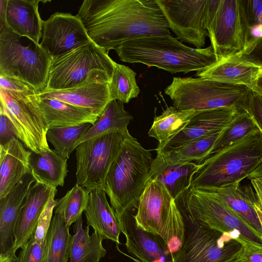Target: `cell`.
<instances>
[{"label":"cell","mask_w":262,"mask_h":262,"mask_svg":"<svg viewBox=\"0 0 262 262\" xmlns=\"http://www.w3.org/2000/svg\"><path fill=\"white\" fill-rule=\"evenodd\" d=\"M77 15L91 40L108 53L133 39L170 35L156 0H84Z\"/></svg>","instance_id":"obj_1"},{"label":"cell","mask_w":262,"mask_h":262,"mask_svg":"<svg viewBox=\"0 0 262 262\" xmlns=\"http://www.w3.org/2000/svg\"><path fill=\"white\" fill-rule=\"evenodd\" d=\"M115 51L123 62L156 67L171 74L198 72L219 60L211 45L206 48H191L171 35L133 39Z\"/></svg>","instance_id":"obj_2"},{"label":"cell","mask_w":262,"mask_h":262,"mask_svg":"<svg viewBox=\"0 0 262 262\" xmlns=\"http://www.w3.org/2000/svg\"><path fill=\"white\" fill-rule=\"evenodd\" d=\"M152 160L150 151L128 132L103 186L116 216L137 209L148 180Z\"/></svg>","instance_id":"obj_3"},{"label":"cell","mask_w":262,"mask_h":262,"mask_svg":"<svg viewBox=\"0 0 262 262\" xmlns=\"http://www.w3.org/2000/svg\"><path fill=\"white\" fill-rule=\"evenodd\" d=\"M262 164V134L257 129L201 163L190 187L222 188L241 182Z\"/></svg>","instance_id":"obj_4"},{"label":"cell","mask_w":262,"mask_h":262,"mask_svg":"<svg viewBox=\"0 0 262 262\" xmlns=\"http://www.w3.org/2000/svg\"><path fill=\"white\" fill-rule=\"evenodd\" d=\"M250 89L236 85L191 77H173L171 83L164 90L180 111H195L222 107H235L244 110L247 105Z\"/></svg>","instance_id":"obj_5"},{"label":"cell","mask_w":262,"mask_h":262,"mask_svg":"<svg viewBox=\"0 0 262 262\" xmlns=\"http://www.w3.org/2000/svg\"><path fill=\"white\" fill-rule=\"evenodd\" d=\"M108 53L91 41L51 58L45 90L68 89L94 81L108 83L116 62Z\"/></svg>","instance_id":"obj_6"},{"label":"cell","mask_w":262,"mask_h":262,"mask_svg":"<svg viewBox=\"0 0 262 262\" xmlns=\"http://www.w3.org/2000/svg\"><path fill=\"white\" fill-rule=\"evenodd\" d=\"M137 210V225L161 237L173 257L183 242L184 223L175 198L156 178L148 179Z\"/></svg>","instance_id":"obj_7"},{"label":"cell","mask_w":262,"mask_h":262,"mask_svg":"<svg viewBox=\"0 0 262 262\" xmlns=\"http://www.w3.org/2000/svg\"><path fill=\"white\" fill-rule=\"evenodd\" d=\"M51 61L40 43L0 26V76L21 80L40 93L47 87Z\"/></svg>","instance_id":"obj_8"},{"label":"cell","mask_w":262,"mask_h":262,"mask_svg":"<svg viewBox=\"0 0 262 262\" xmlns=\"http://www.w3.org/2000/svg\"><path fill=\"white\" fill-rule=\"evenodd\" d=\"M176 201L179 209L199 224L229 234L245 244L262 248V237L210 193L189 187L180 193Z\"/></svg>","instance_id":"obj_9"},{"label":"cell","mask_w":262,"mask_h":262,"mask_svg":"<svg viewBox=\"0 0 262 262\" xmlns=\"http://www.w3.org/2000/svg\"><path fill=\"white\" fill-rule=\"evenodd\" d=\"M180 211L184 239L173 262H232L241 258L244 243L229 234L203 226Z\"/></svg>","instance_id":"obj_10"},{"label":"cell","mask_w":262,"mask_h":262,"mask_svg":"<svg viewBox=\"0 0 262 262\" xmlns=\"http://www.w3.org/2000/svg\"><path fill=\"white\" fill-rule=\"evenodd\" d=\"M0 113L10 121L14 134L30 150L51 149L47 140L49 129L39 106L38 93H24L0 88Z\"/></svg>","instance_id":"obj_11"},{"label":"cell","mask_w":262,"mask_h":262,"mask_svg":"<svg viewBox=\"0 0 262 262\" xmlns=\"http://www.w3.org/2000/svg\"><path fill=\"white\" fill-rule=\"evenodd\" d=\"M126 133H108L79 144L76 148L77 184L91 191L102 188Z\"/></svg>","instance_id":"obj_12"},{"label":"cell","mask_w":262,"mask_h":262,"mask_svg":"<svg viewBox=\"0 0 262 262\" xmlns=\"http://www.w3.org/2000/svg\"><path fill=\"white\" fill-rule=\"evenodd\" d=\"M209 16L208 37L219 60L243 52L248 45V28L241 0H220Z\"/></svg>","instance_id":"obj_13"},{"label":"cell","mask_w":262,"mask_h":262,"mask_svg":"<svg viewBox=\"0 0 262 262\" xmlns=\"http://www.w3.org/2000/svg\"><path fill=\"white\" fill-rule=\"evenodd\" d=\"M178 40L202 49L207 30L211 0H156Z\"/></svg>","instance_id":"obj_14"},{"label":"cell","mask_w":262,"mask_h":262,"mask_svg":"<svg viewBox=\"0 0 262 262\" xmlns=\"http://www.w3.org/2000/svg\"><path fill=\"white\" fill-rule=\"evenodd\" d=\"M42 48L51 58L64 54L92 40L77 15L56 12L43 21Z\"/></svg>","instance_id":"obj_15"},{"label":"cell","mask_w":262,"mask_h":262,"mask_svg":"<svg viewBox=\"0 0 262 262\" xmlns=\"http://www.w3.org/2000/svg\"><path fill=\"white\" fill-rule=\"evenodd\" d=\"M134 212L116 216L126 237L127 251L142 262H173L167 245L160 236L139 227Z\"/></svg>","instance_id":"obj_16"},{"label":"cell","mask_w":262,"mask_h":262,"mask_svg":"<svg viewBox=\"0 0 262 262\" xmlns=\"http://www.w3.org/2000/svg\"><path fill=\"white\" fill-rule=\"evenodd\" d=\"M241 111L235 107H222L198 111L185 127L168 140L157 153L183 146L203 136L226 127Z\"/></svg>","instance_id":"obj_17"},{"label":"cell","mask_w":262,"mask_h":262,"mask_svg":"<svg viewBox=\"0 0 262 262\" xmlns=\"http://www.w3.org/2000/svg\"><path fill=\"white\" fill-rule=\"evenodd\" d=\"M57 188L34 183L19 214L14 231V249H21L34 235L39 217L49 201L55 196Z\"/></svg>","instance_id":"obj_18"},{"label":"cell","mask_w":262,"mask_h":262,"mask_svg":"<svg viewBox=\"0 0 262 262\" xmlns=\"http://www.w3.org/2000/svg\"><path fill=\"white\" fill-rule=\"evenodd\" d=\"M16 137L0 145V199L5 197L28 173L31 151Z\"/></svg>","instance_id":"obj_19"},{"label":"cell","mask_w":262,"mask_h":262,"mask_svg":"<svg viewBox=\"0 0 262 262\" xmlns=\"http://www.w3.org/2000/svg\"><path fill=\"white\" fill-rule=\"evenodd\" d=\"M38 96L53 98L68 103L89 109L98 117L111 101L108 83L89 82L65 90H45Z\"/></svg>","instance_id":"obj_20"},{"label":"cell","mask_w":262,"mask_h":262,"mask_svg":"<svg viewBox=\"0 0 262 262\" xmlns=\"http://www.w3.org/2000/svg\"><path fill=\"white\" fill-rule=\"evenodd\" d=\"M106 193L102 188L90 192L88 204L84 211L87 225L103 239H110L120 244V225L115 212L108 203Z\"/></svg>","instance_id":"obj_21"},{"label":"cell","mask_w":262,"mask_h":262,"mask_svg":"<svg viewBox=\"0 0 262 262\" xmlns=\"http://www.w3.org/2000/svg\"><path fill=\"white\" fill-rule=\"evenodd\" d=\"M40 2L8 0L6 14L7 25L13 32L37 45L42 36L43 23L38 12Z\"/></svg>","instance_id":"obj_22"},{"label":"cell","mask_w":262,"mask_h":262,"mask_svg":"<svg viewBox=\"0 0 262 262\" xmlns=\"http://www.w3.org/2000/svg\"><path fill=\"white\" fill-rule=\"evenodd\" d=\"M39 106L48 128L67 127L91 123L93 125L99 117L92 111L53 98L38 96Z\"/></svg>","instance_id":"obj_23"},{"label":"cell","mask_w":262,"mask_h":262,"mask_svg":"<svg viewBox=\"0 0 262 262\" xmlns=\"http://www.w3.org/2000/svg\"><path fill=\"white\" fill-rule=\"evenodd\" d=\"M259 72V67L248 64L234 57L223 58L211 67L196 73L198 77L236 85H243L250 89Z\"/></svg>","instance_id":"obj_24"},{"label":"cell","mask_w":262,"mask_h":262,"mask_svg":"<svg viewBox=\"0 0 262 262\" xmlns=\"http://www.w3.org/2000/svg\"><path fill=\"white\" fill-rule=\"evenodd\" d=\"M67 160L54 149L31 151L29 166L35 182L55 188L63 186L68 172Z\"/></svg>","instance_id":"obj_25"},{"label":"cell","mask_w":262,"mask_h":262,"mask_svg":"<svg viewBox=\"0 0 262 262\" xmlns=\"http://www.w3.org/2000/svg\"><path fill=\"white\" fill-rule=\"evenodd\" d=\"M89 227L83 228L82 216L75 223L69 244L70 262H99L106 255L102 238L95 232L90 235Z\"/></svg>","instance_id":"obj_26"},{"label":"cell","mask_w":262,"mask_h":262,"mask_svg":"<svg viewBox=\"0 0 262 262\" xmlns=\"http://www.w3.org/2000/svg\"><path fill=\"white\" fill-rule=\"evenodd\" d=\"M223 130L212 132L181 147L158 152L155 159L167 165L192 162L200 164L209 156Z\"/></svg>","instance_id":"obj_27"},{"label":"cell","mask_w":262,"mask_h":262,"mask_svg":"<svg viewBox=\"0 0 262 262\" xmlns=\"http://www.w3.org/2000/svg\"><path fill=\"white\" fill-rule=\"evenodd\" d=\"M199 167L200 164L194 162L167 165L154 159L148 179H158L176 199L190 187L193 176Z\"/></svg>","instance_id":"obj_28"},{"label":"cell","mask_w":262,"mask_h":262,"mask_svg":"<svg viewBox=\"0 0 262 262\" xmlns=\"http://www.w3.org/2000/svg\"><path fill=\"white\" fill-rule=\"evenodd\" d=\"M133 116L126 111L123 103L116 100L111 101L96 122L92 126L78 143L111 132L126 133Z\"/></svg>","instance_id":"obj_29"},{"label":"cell","mask_w":262,"mask_h":262,"mask_svg":"<svg viewBox=\"0 0 262 262\" xmlns=\"http://www.w3.org/2000/svg\"><path fill=\"white\" fill-rule=\"evenodd\" d=\"M197 112L180 111L172 106L166 107L160 115L155 117L148 135L159 141L157 148L180 132Z\"/></svg>","instance_id":"obj_30"},{"label":"cell","mask_w":262,"mask_h":262,"mask_svg":"<svg viewBox=\"0 0 262 262\" xmlns=\"http://www.w3.org/2000/svg\"><path fill=\"white\" fill-rule=\"evenodd\" d=\"M63 219L54 213L46 237L45 262H68L71 234Z\"/></svg>","instance_id":"obj_31"},{"label":"cell","mask_w":262,"mask_h":262,"mask_svg":"<svg viewBox=\"0 0 262 262\" xmlns=\"http://www.w3.org/2000/svg\"><path fill=\"white\" fill-rule=\"evenodd\" d=\"M136 76V72L130 68L116 62L108 83L111 100H116L127 103L137 97L140 90Z\"/></svg>","instance_id":"obj_32"},{"label":"cell","mask_w":262,"mask_h":262,"mask_svg":"<svg viewBox=\"0 0 262 262\" xmlns=\"http://www.w3.org/2000/svg\"><path fill=\"white\" fill-rule=\"evenodd\" d=\"M93 125L88 123L80 125L50 128L47 140L62 157L68 159L78 143Z\"/></svg>","instance_id":"obj_33"},{"label":"cell","mask_w":262,"mask_h":262,"mask_svg":"<svg viewBox=\"0 0 262 262\" xmlns=\"http://www.w3.org/2000/svg\"><path fill=\"white\" fill-rule=\"evenodd\" d=\"M90 191L76 184L66 195L56 200L54 213L59 215L69 227L82 216L89 201Z\"/></svg>","instance_id":"obj_34"},{"label":"cell","mask_w":262,"mask_h":262,"mask_svg":"<svg viewBox=\"0 0 262 262\" xmlns=\"http://www.w3.org/2000/svg\"><path fill=\"white\" fill-rule=\"evenodd\" d=\"M257 129L254 121L246 109L241 111L223 129L208 157L236 142Z\"/></svg>","instance_id":"obj_35"},{"label":"cell","mask_w":262,"mask_h":262,"mask_svg":"<svg viewBox=\"0 0 262 262\" xmlns=\"http://www.w3.org/2000/svg\"><path fill=\"white\" fill-rule=\"evenodd\" d=\"M46 243L36 241L32 236L21 249L16 262H45Z\"/></svg>","instance_id":"obj_36"},{"label":"cell","mask_w":262,"mask_h":262,"mask_svg":"<svg viewBox=\"0 0 262 262\" xmlns=\"http://www.w3.org/2000/svg\"><path fill=\"white\" fill-rule=\"evenodd\" d=\"M55 196L52 197L46 204L39 217L36 229L33 238L38 242L43 243L50 226L53 217V211L56 206V200Z\"/></svg>","instance_id":"obj_37"},{"label":"cell","mask_w":262,"mask_h":262,"mask_svg":"<svg viewBox=\"0 0 262 262\" xmlns=\"http://www.w3.org/2000/svg\"><path fill=\"white\" fill-rule=\"evenodd\" d=\"M241 3L248 28L262 25V1L241 0Z\"/></svg>","instance_id":"obj_38"},{"label":"cell","mask_w":262,"mask_h":262,"mask_svg":"<svg viewBox=\"0 0 262 262\" xmlns=\"http://www.w3.org/2000/svg\"><path fill=\"white\" fill-rule=\"evenodd\" d=\"M245 109L262 134V97L250 90Z\"/></svg>","instance_id":"obj_39"},{"label":"cell","mask_w":262,"mask_h":262,"mask_svg":"<svg viewBox=\"0 0 262 262\" xmlns=\"http://www.w3.org/2000/svg\"><path fill=\"white\" fill-rule=\"evenodd\" d=\"M0 88L24 93H38L33 87L25 82L13 78L3 76H0Z\"/></svg>","instance_id":"obj_40"},{"label":"cell","mask_w":262,"mask_h":262,"mask_svg":"<svg viewBox=\"0 0 262 262\" xmlns=\"http://www.w3.org/2000/svg\"><path fill=\"white\" fill-rule=\"evenodd\" d=\"M14 137L16 136L10 121L4 114L0 113V145Z\"/></svg>","instance_id":"obj_41"},{"label":"cell","mask_w":262,"mask_h":262,"mask_svg":"<svg viewBox=\"0 0 262 262\" xmlns=\"http://www.w3.org/2000/svg\"><path fill=\"white\" fill-rule=\"evenodd\" d=\"M241 259L243 262H262V248L245 244Z\"/></svg>","instance_id":"obj_42"},{"label":"cell","mask_w":262,"mask_h":262,"mask_svg":"<svg viewBox=\"0 0 262 262\" xmlns=\"http://www.w3.org/2000/svg\"><path fill=\"white\" fill-rule=\"evenodd\" d=\"M261 37H262V25H255L248 28V45Z\"/></svg>","instance_id":"obj_43"},{"label":"cell","mask_w":262,"mask_h":262,"mask_svg":"<svg viewBox=\"0 0 262 262\" xmlns=\"http://www.w3.org/2000/svg\"><path fill=\"white\" fill-rule=\"evenodd\" d=\"M250 182L262 208V181L253 179Z\"/></svg>","instance_id":"obj_44"},{"label":"cell","mask_w":262,"mask_h":262,"mask_svg":"<svg viewBox=\"0 0 262 262\" xmlns=\"http://www.w3.org/2000/svg\"><path fill=\"white\" fill-rule=\"evenodd\" d=\"M8 0H0V26L7 25L6 14Z\"/></svg>","instance_id":"obj_45"},{"label":"cell","mask_w":262,"mask_h":262,"mask_svg":"<svg viewBox=\"0 0 262 262\" xmlns=\"http://www.w3.org/2000/svg\"><path fill=\"white\" fill-rule=\"evenodd\" d=\"M251 90L262 97V72L259 71Z\"/></svg>","instance_id":"obj_46"},{"label":"cell","mask_w":262,"mask_h":262,"mask_svg":"<svg viewBox=\"0 0 262 262\" xmlns=\"http://www.w3.org/2000/svg\"><path fill=\"white\" fill-rule=\"evenodd\" d=\"M247 178L250 180L255 179L262 181V164L252 171Z\"/></svg>","instance_id":"obj_47"},{"label":"cell","mask_w":262,"mask_h":262,"mask_svg":"<svg viewBox=\"0 0 262 262\" xmlns=\"http://www.w3.org/2000/svg\"><path fill=\"white\" fill-rule=\"evenodd\" d=\"M128 256L130 258H131L134 261V262H142V261H140V260H139L138 259H136V258H133V257L130 256Z\"/></svg>","instance_id":"obj_48"},{"label":"cell","mask_w":262,"mask_h":262,"mask_svg":"<svg viewBox=\"0 0 262 262\" xmlns=\"http://www.w3.org/2000/svg\"><path fill=\"white\" fill-rule=\"evenodd\" d=\"M232 262H243V261L242 260V259L241 258V259H239L238 260H235V261H232Z\"/></svg>","instance_id":"obj_49"},{"label":"cell","mask_w":262,"mask_h":262,"mask_svg":"<svg viewBox=\"0 0 262 262\" xmlns=\"http://www.w3.org/2000/svg\"><path fill=\"white\" fill-rule=\"evenodd\" d=\"M259 71L262 72V67H259Z\"/></svg>","instance_id":"obj_50"}]
</instances>
